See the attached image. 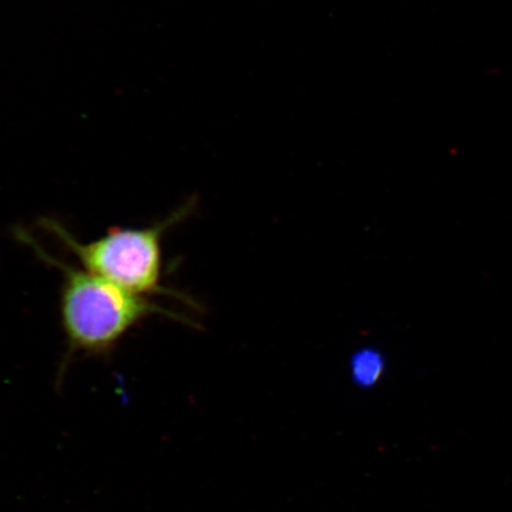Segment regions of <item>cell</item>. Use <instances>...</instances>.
<instances>
[{
  "label": "cell",
  "instance_id": "cell-3",
  "mask_svg": "<svg viewBox=\"0 0 512 512\" xmlns=\"http://www.w3.org/2000/svg\"><path fill=\"white\" fill-rule=\"evenodd\" d=\"M386 360L380 350L363 348L351 358V376L361 386L368 387L381 379Z\"/></svg>",
  "mask_w": 512,
  "mask_h": 512
},
{
  "label": "cell",
  "instance_id": "cell-2",
  "mask_svg": "<svg viewBox=\"0 0 512 512\" xmlns=\"http://www.w3.org/2000/svg\"><path fill=\"white\" fill-rule=\"evenodd\" d=\"M191 210L192 204L188 203L152 226L114 227L99 239L86 243L76 240L59 221L43 219L40 221V227L69 249L79 260L83 270L145 297L158 293L190 302L182 294L162 284V242L165 233L185 219Z\"/></svg>",
  "mask_w": 512,
  "mask_h": 512
},
{
  "label": "cell",
  "instance_id": "cell-1",
  "mask_svg": "<svg viewBox=\"0 0 512 512\" xmlns=\"http://www.w3.org/2000/svg\"><path fill=\"white\" fill-rule=\"evenodd\" d=\"M16 238L63 274L60 317L68 345L64 366L76 354L110 356L121 339L147 318L162 316L189 322L178 313L152 302L149 297L125 290L99 275L55 259L23 229L16 230Z\"/></svg>",
  "mask_w": 512,
  "mask_h": 512
}]
</instances>
